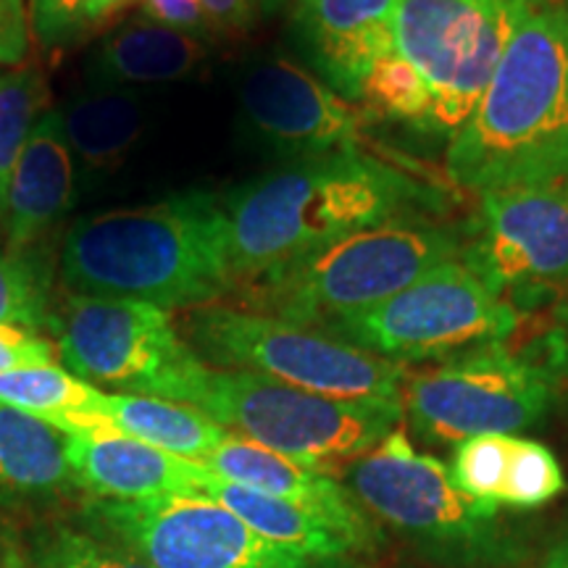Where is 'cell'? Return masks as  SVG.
Here are the masks:
<instances>
[{
  "instance_id": "cell-1",
  "label": "cell",
  "mask_w": 568,
  "mask_h": 568,
  "mask_svg": "<svg viewBox=\"0 0 568 568\" xmlns=\"http://www.w3.org/2000/svg\"><path fill=\"white\" fill-rule=\"evenodd\" d=\"M59 274L67 293L134 297L166 311L219 303L237 287L224 203L184 190L90 213L63 234Z\"/></svg>"
},
{
  "instance_id": "cell-2",
  "label": "cell",
  "mask_w": 568,
  "mask_h": 568,
  "mask_svg": "<svg viewBox=\"0 0 568 568\" xmlns=\"http://www.w3.org/2000/svg\"><path fill=\"white\" fill-rule=\"evenodd\" d=\"M424 190L361 151L290 161L224 197L237 284L264 282L366 226L406 216Z\"/></svg>"
},
{
  "instance_id": "cell-3",
  "label": "cell",
  "mask_w": 568,
  "mask_h": 568,
  "mask_svg": "<svg viewBox=\"0 0 568 568\" xmlns=\"http://www.w3.org/2000/svg\"><path fill=\"white\" fill-rule=\"evenodd\" d=\"M447 174L474 193L568 182V3L514 32L471 116L447 148Z\"/></svg>"
},
{
  "instance_id": "cell-4",
  "label": "cell",
  "mask_w": 568,
  "mask_h": 568,
  "mask_svg": "<svg viewBox=\"0 0 568 568\" xmlns=\"http://www.w3.org/2000/svg\"><path fill=\"white\" fill-rule=\"evenodd\" d=\"M460 247L464 240L443 224L395 216L255 282V293L272 316L324 329L387 301L445 261L460 258Z\"/></svg>"
},
{
  "instance_id": "cell-5",
  "label": "cell",
  "mask_w": 568,
  "mask_h": 568,
  "mask_svg": "<svg viewBox=\"0 0 568 568\" xmlns=\"http://www.w3.org/2000/svg\"><path fill=\"white\" fill-rule=\"evenodd\" d=\"M187 343L213 368L253 372L345 400H400L408 379L406 364L255 308L219 303L193 308Z\"/></svg>"
},
{
  "instance_id": "cell-6",
  "label": "cell",
  "mask_w": 568,
  "mask_h": 568,
  "mask_svg": "<svg viewBox=\"0 0 568 568\" xmlns=\"http://www.w3.org/2000/svg\"><path fill=\"white\" fill-rule=\"evenodd\" d=\"M187 406L203 410L232 435L311 468L366 456L397 429L403 416L400 400H345L209 364Z\"/></svg>"
},
{
  "instance_id": "cell-7",
  "label": "cell",
  "mask_w": 568,
  "mask_h": 568,
  "mask_svg": "<svg viewBox=\"0 0 568 568\" xmlns=\"http://www.w3.org/2000/svg\"><path fill=\"white\" fill-rule=\"evenodd\" d=\"M345 487L361 508L426 556L458 566H487L508 556L510 545L497 524L500 506L466 495L450 468L418 453L403 429L355 458Z\"/></svg>"
},
{
  "instance_id": "cell-8",
  "label": "cell",
  "mask_w": 568,
  "mask_h": 568,
  "mask_svg": "<svg viewBox=\"0 0 568 568\" xmlns=\"http://www.w3.org/2000/svg\"><path fill=\"white\" fill-rule=\"evenodd\" d=\"M63 368L113 393L187 403L205 361L176 329L172 311L134 297L63 290L51 318Z\"/></svg>"
},
{
  "instance_id": "cell-9",
  "label": "cell",
  "mask_w": 568,
  "mask_h": 568,
  "mask_svg": "<svg viewBox=\"0 0 568 568\" xmlns=\"http://www.w3.org/2000/svg\"><path fill=\"white\" fill-rule=\"evenodd\" d=\"M516 324L514 303L493 293L464 261L453 258L387 301L337 318L324 332L382 358L410 364L497 345L514 335Z\"/></svg>"
},
{
  "instance_id": "cell-10",
  "label": "cell",
  "mask_w": 568,
  "mask_h": 568,
  "mask_svg": "<svg viewBox=\"0 0 568 568\" xmlns=\"http://www.w3.org/2000/svg\"><path fill=\"white\" fill-rule=\"evenodd\" d=\"M560 0H397L395 48L429 84V132L471 116L514 32Z\"/></svg>"
},
{
  "instance_id": "cell-11",
  "label": "cell",
  "mask_w": 568,
  "mask_h": 568,
  "mask_svg": "<svg viewBox=\"0 0 568 568\" xmlns=\"http://www.w3.org/2000/svg\"><path fill=\"white\" fill-rule=\"evenodd\" d=\"M552 397L550 368L508 353L500 343L445 358L406 385L410 422L418 435L439 445L529 429L548 414Z\"/></svg>"
},
{
  "instance_id": "cell-12",
  "label": "cell",
  "mask_w": 568,
  "mask_h": 568,
  "mask_svg": "<svg viewBox=\"0 0 568 568\" xmlns=\"http://www.w3.org/2000/svg\"><path fill=\"white\" fill-rule=\"evenodd\" d=\"M88 529L124 545L153 568H326L268 542L211 495L95 500Z\"/></svg>"
},
{
  "instance_id": "cell-13",
  "label": "cell",
  "mask_w": 568,
  "mask_h": 568,
  "mask_svg": "<svg viewBox=\"0 0 568 568\" xmlns=\"http://www.w3.org/2000/svg\"><path fill=\"white\" fill-rule=\"evenodd\" d=\"M460 261L500 297L542 301L568 282V182L481 193Z\"/></svg>"
},
{
  "instance_id": "cell-14",
  "label": "cell",
  "mask_w": 568,
  "mask_h": 568,
  "mask_svg": "<svg viewBox=\"0 0 568 568\" xmlns=\"http://www.w3.org/2000/svg\"><path fill=\"white\" fill-rule=\"evenodd\" d=\"M366 116L301 61L284 55L255 59L240 77V126L245 138L287 163L361 151Z\"/></svg>"
},
{
  "instance_id": "cell-15",
  "label": "cell",
  "mask_w": 568,
  "mask_h": 568,
  "mask_svg": "<svg viewBox=\"0 0 568 568\" xmlns=\"http://www.w3.org/2000/svg\"><path fill=\"white\" fill-rule=\"evenodd\" d=\"M397 0H295L290 34L301 63L345 101H364L376 61L395 51Z\"/></svg>"
},
{
  "instance_id": "cell-16",
  "label": "cell",
  "mask_w": 568,
  "mask_h": 568,
  "mask_svg": "<svg viewBox=\"0 0 568 568\" xmlns=\"http://www.w3.org/2000/svg\"><path fill=\"white\" fill-rule=\"evenodd\" d=\"M77 201V163L63 134L59 105L45 111L13 169L9 197L0 216L3 251L38 258L42 243Z\"/></svg>"
},
{
  "instance_id": "cell-17",
  "label": "cell",
  "mask_w": 568,
  "mask_h": 568,
  "mask_svg": "<svg viewBox=\"0 0 568 568\" xmlns=\"http://www.w3.org/2000/svg\"><path fill=\"white\" fill-rule=\"evenodd\" d=\"M203 466L232 485L316 510L332 524H337L361 550L372 548L376 542V529L366 518V510L355 503L351 489L324 474L322 468L297 464L282 453L268 450V447L232 435V432H226V437L203 460Z\"/></svg>"
},
{
  "instance_id": "cell-18",
  "label": "cell",
  "mask_w": 568,
  "mask_h": 568,
  "mask_svg": "<svg viewBox=\"0 0 568 568\" xmlns=\"http://www.w3.org/2000/svg\"><path fill=\"white\" fill-rule=\"evenodd\" d=\"M67 460L77 487L101 500H151L195 493L211 477L197 460L163 453L122 432L67 435Z\"/></svg>"
},
{
  "instance_id": "cell-19",
  "label": "cell",
  "mask_w": 568,
  "mask_h": 568,
  "mask_svg": "<svg viewBox=\"0 0 568 568\" xmlns=\"http://www.w3.org/2000/svg\"><path fill=\"white\" fill-rule=\"evenodd\" d=\"M203 40L151 19H132L92 48L88 55V84L95 88H126L132 84L180 82L195 74L205 61Z\"/></svg>"
},
{
  "instance_id": "cell-20",
  "label": "cell",
  "mask_w": 568,
  "mask_h": 568,
  "mask_svg": "<svg viewBox=\"0 0 568 568\" xmlns=\"http://www.w3.org/2000/svg\"><path fill=\"white\" fill-rule=\"evenodd\" d=\"M59 113L77 169L95 176L122 166L148 124L145 103L126 88L88 84L71 92Z\"/></svg>"
},
{
  "instance_id": "cell-21",
  "label": "cell",
  "mask_w": 568,
  "mask_h": 568,
  "mask_svg": "<svg viewBox=\"0 0 568 568\" xmlns=\"http://www.w3.org/2000/svg\"><path fill=\"white\" fill-rule=\"evenodd\" d=\"M201 493L211 495L213 500L230 508L234 516L243 518L255 535L303 558L335 566L351 552H361L358 545L337 524H332L329 518L316 514V510L297 506V503L232 485V481L219 479L216 474L205 479Z\"/></svg>"
},
{
  "instance_id": "cell-22",
  "label": "cell",
  "mask_w": 568,
  "mask_h": 568,
  "mask_svg": "<svg viewBox=\"0 0 568 568\" xmlns=\"http://www.w3.org/2000/svg\"><path fill=\"white\" fill-rule=\"evenodd\" d=\"M77 487L67 435L38 416L0 403V495H61Z\"/></svg>"
},
{
  "instance_id": "cell-23",
  "label": "cell",
  "mask_w": 568,
  "mask_h": 568,
  "mask_svg": "<svg viewBox=\"0 0 568 568\" xmlns=\"http://www.w3.org/2000/svg\"><path fill=\"white\" fill-rule=\"evenodd\" d=\"M103 416L113 432L197 464H203L226 437L224 426L195 406L151 395L105 393Z\"/></svg>"
},
{
  "instance_id": "cell-24",
  "label": "cell",
  "mask_w": 568,
  "mask_h": 568,
  "mask_svg": "<svg viewBox=\"0 0 568 568\" xmlns=\"http://www.w3.org/2000/svg\"><path fill=\"white\" fill-rule=\"evenodd\" d=\"M103 389L59 364L0 374V403L48 422L63 435L113 432L103 416Z\"/></svg>"
},
{
  "instance_id": "cell-25",
  "label": "cell",
  "mask_w": 568,
  "mask_h": 568,
  "mask_svg": "<svg viewBox=\"0 0 568 568\" xmlns=\"http://www.w3.org/2000/svg\"><path fill=\"white\" fill-rule=\"evenodd\" d=\"M51 109V88L38 67L0 71V216L9 197L13 169L34 126Z\"/></svg>"
},
{
  "instance_id": "cell-26",
  "label": "cell",
  "mask_w": 568,
  "mask_h": 568,
  "mask_svg": "<svg viewBox=\"0 0 568 568\" xmlns=\"http://www.w3.org/2000/svg\"><path fill=\"white\" fill-rule=\"evenodd\" d=\"M364 103L372 105L374 113L395 122L416 124L418 130L429 132L432 116V92L414 63L400 51H389L385 59L376 61L364 88Z\"/></svg>"
},
{
  "instance_id": "cell-27",
  "label": "cell",
  "mask_w": 568,
  "mask_h": 568,
  "mask_svg": "<svg viewBox=\"0 0 568 568\" xmlns=\"http://www.w3.org/2000/svg\"><path fill=\"white\" fill-rule=\"evenodd\" d=\"M32 568H153L124 545L92 529L61 524L34 539Z\"/></svg>"
},
{
  "instance_id": "cell-28",
  "label": "cell",
  "mask_w": 568,
  "mask_h": 568,
  "mask_svg": "<svg viewBox=\"0 0 568 568\" xmlns=\"http://www.w3.org/2000/svg\"><path fill=\"white\" fill-rule=\"evenodd\" d=\"M51 318V282L40 258H19L0 247V324L40 332Z\"/></svg>"
},
{
  "instance_id": "cell-29",
  "label": "cell",
  "mask_w": 568,
  "mask_h": 568,
  "mask_svg": "<svg viewBox=\"0 0 568 568\" xmlns=\"http://www.w3.org/2000/svg\"><path fill=\"white\" fill-rule=\"evenodd\" d=\"M566 479L558 458L550 447L537 439L510 435L506 481H503L500 506L508 508H539L550 503Z\"/></svg>"
},
{
  "instance_id": "cell-30",
  "label": "cell",
  "mask_w": 568,
  "mask_h": 568,
  "mask_svg": "<svg viewBox=\"0 0 568 568\" xmlns=\"http://www.w3.org/2000/svg\"><path fill=\"white\" fill-rule=\"evenodd\" d=\"M508 450L510 435H479L464 439L456 445V456H453V481L474 500L500 506Z\"/></svg>"
},
{
  "instance_id": "cell-31",
  "label": "cell",
  "mask_w": 568,
  "mask_h": 568,
  "mask_svg": "<svg viewBox=\"0 0 568 568\" xmlns=\"http://www.w3.org/2000/svg\"><path fill=\"white\" fill-rule=\"evenodd\" d=\"M88 0H30V27L32 38L45 51L69 45L88 30L84 17Z\"/></svg>"
},
{
  "instance_id": "cell-32",
  "label": "cell",
  "mask_w": 568,
  "mask_h": 568,
  "mask_svg": "<svg viewBox=\"0 0 568 568\" xmlns=\"http://www.w3.org/2000/svg\"><path fill=\"white\" fill-rule=\"evenodd\" d=\"M55 364V347L51 339L21 326L0 324V374L13 368Z\"/></svg>"
},
{
  "instance_id": "cell-33",
  "label": "cell",
  "mask_w": 568,
  "mask_h": 568,
  "mask_svg": "<svg viewBox=\"0 0 568 568\" xmlns=\"http://www.w3.org/2000/svg\"><path fill=\"white\" fill-rule=\"evenodd\" d=\"M32 48L30 6L24 0H0V67L19 69Z\"/></svg>"
},
{
  "instance_id": "cell-34",
  "label": "cell",
  "mask_w": 568,
  "mask_h": 568,
  "mask_svg": "<svg viewBox=\"0 0 568 568\" xmlns=\"http://www.w3.org/2000/svg\"><path fill=\"white\" fill-rule=\"evenodd\" d=\"M140 3L142 17L169 27V30L203 38L205 30L211 27L201 0H140Z\"/></svg>"
},
{
  "instance_id": "cell-35",
  "label": "cell",
  "mask_w": 568,
  "mask_h": 568,
  "mask_svg": "<svg viewBox=\"0 0 568 568\" xmlns=\"http://www.w3.org/2000/svg\"><path fill=\"white\" fill-rule=\"evenodd\" d=\"M201 6L211 24L224 30L247 27L258 11V0H201Z\"/></svg>"
},
{
  "instance_id": "cell-36",
  "label": "cell",
  "mask_w": 568,
  "mask_h": 568,
  "mask_svg": "<svg viewBox=\"0 0 568 568\" xmlns=\"http://www.w3.org/2000/svg\"><path fill=\"white\" fill-rule=\"evenodd\" d=\"M130 3H134V0H88V3H84V17H88V27L101 24V21L113 17L116 11L126 9Z\"/></svg>"
},
{
  "instance_id": "cell-37",
  "label": "cell",
  "mask_w": 568,
  "mask_h": 568,
  "mask_svg": "<svg viewBox=\"0 0 568 568\" xmlns=\"http://www.w3.org/2000/svg\"><path fill=\"white\" fill-rule=\"evenodd\" d=\"M548 568H568V535L552 548L548 556Z\"/></svg>"
},
{
  "instance_id": "cell-38",
  "label": "cell",
  "mask_w": 568,
  "mask_h": 568,
  "mask_svg": "<svg viewBox=\"0 0 568 568\" xmlns=\"http://www.w3.org/2000/svg\"><path fill=\"white\" fill-rule=\"evenodd\" d=\"M566 322H568V311H566Z\"/></svg>"
},
{
  "instance_id": "cell-39",
  "label": "cell",
  "mask_w": 568,
  "mask_h": 568,
  "mask_svg": "<svg viewBox=\"0 0 568 568\" xmlns=\"http://www.w3.org/2000/svg\"><path fill=\"white\" fill-rule=\"evenodd\" d=\"M566 3H568V0H566Z\"/></svg>"
}]
</instances>
